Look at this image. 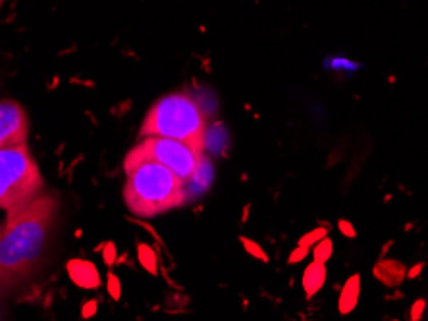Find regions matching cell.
Listing matches in <instances>:
<instances>
[{"instance_id":"9","label":"cell","mask_w":428,"mask_h":321,"mask_svg":"<svg viewBox=\"0 0 428 321\" xmlns=\"http://www.w3.org/2000/svg\"><path fill=\"white\" fill-rule=\"evenodd\" d=\"M70 275L74 281H77L83 287H97V283H99V275H97L95 268L85 264V261H72Z\"/></svg>"},{"instance_id":"6","label":"cell","mask_w":428,"mask_h":321,"mask_svg":"<svg viewBox=\"0 0 428 321\" xmlns=\"http://www.w3.org/2000/svg\"><path fill=\"white\" fill-rule=\"evenodd\" d=\"M29 120L26 110L16 101H0V150L23 147L28 142Z\"/></svg>"},{"instance_id":"12","label":"cell","mask_w":428,"mask_h":321,"mask_svg":"<svg viewBox=\"0 0 428 321\" xmlns=\"http://www.w3.org/2000/svg\"><path fill=\"white\" fill-rule=\"evenodd\" d=\"M324 237H328V227H317L311 233L303 235L300 239V247H314L317 242H320Z\"/></svg>"},{"instance_id":"5","label":"cell","mask_w":428,"mask_h":321,"mask_svg":"<svg viewBox=\"0 0 428 321\" xmlns=\"http://www.w3.org/2000/svg\"><path fill=\"white\" fill-rule=\"evenodd\" d=\"M203 152H199L185 142L166 139V137H145L136 148L129 150L124 164L153 160L172 169L180 179L187 183L197 169Z\"/></svg>"},{"instance_id":"11","label":"cell","mask_w":428,"mask_h":321,"mask_svg":"<svg viewBox=\"0 0 428 321\" xmlns=\"http://www.w3.org/2000/svg\"><path fill=\"white\" fill-rule=\"evenodd\" d=\"M139 260L147 271L157 274V254L153 252V248L147 247V244H139Z\"/></svg>"},{"instance_id":"15","label":"cell","mask_w":428,"mask_h":321,"mask_svg":"<svg viewBox=\"0 0 428 321\" xmlns=\"http://www.w3.org/2000/svg\"><path fill=\"white\" fill-rule=\"evenodd\" d=\"M338 229H340V233L344 235V237H347V239H355V237H357V229L353 227L351 221L340 220L338 221Z\"/></svg>"},{"instance_id":"3","label":"cell","mask_w":428,"mask_h":321,"mask_svg":"<svg viewBox=\"0 0 428 321\" xmlns=\"http://www.w3.org/2000/svg\"><path fill=\"white\" fill-rule=\"evenodd\" d=\"M141 137H166L203 152L207 142L204 112L190 93L166 94L145 116Z\"/></svg>"},{"instance_id":"17","label":"cell","mask_w":428,"mask_h":321,"mask_svg":"<svg viewBox=\"0 0 428 321\" xmlns=\"http://www.w3.org/2000/svg\"><path fill=\"white\" fill-rule=\"evenodd\" d=\"M422 268H424V264H417V266H413V268L409 269L407 271V277L409 279H415V277H419V275H421V271H422Z\"/></svg>"},{"instance_id":"13","label":"cell","mask_w":428,"mask_h":321,"mask_svg":"<svg viewBox=\"0 0 428 321\" xmlns=\"http://www.w3.org/2000/svg\"><path fill=\"white\" fill-rule=\"evenodd\" d=\"M241 244H243L245 250H247L249 254L255 256V258H258V260H263V261L268 260V256L265 254V250L258 247L257 242H253L251 239H245V237H243V239H241Z\"/></svg>"},{"instance_id":"16","label":"cell","mask_w":428,"mask_h":321,"mask_svg":"<svg viewBox=\"0 0 428 321\" xmlns=\"http://www.w3.org/2000/svg\"><path fill=\"white\" fill-rule=\"evenodd\" d=\"M309 254H311V252H309V247H297L292 254H290V260L287 261H290V264H300V261L305 260Z\"/></svg>"},{"instance_id":"8","label":"cell","mask_w":428,"mask_h":321,"mask_svg":"<svg viewBox=\"0 0 428 321\" xmlns=\"http://www.w3.org/2000/svg\"><path fill=\"white\" fill-rule=\"evenodd\" d=\"M327 283V264L313 261L309 264L303 274V291H305L307 298H313L320 288Z\"/></svg>"},{"instance_id":"19","label":"cell","mask_w":428,"mask_h":321,"mask_svg":"<svg viewBox=\"0 0 428 321\" xmlns=\"http://www.w3.org/2000/svg\"><path fill=\"white\" fill-rule=\"evenodd\" d=\"M0 288H2V287H0Z\"/></svg>"},{"instance_id":"14","label":"cell","mask_w":428,"mask_h":321,"mask_svg":"<svg viewBox=\"0 0 428 321\" xmlns=\"http://www.w3.org/2000/svg\"><path fill=\"white\" fill-rule=\"evenodd\" d=\"M424 308H427V300H424V298H419V300H415V304L411 306V312H409V320H411V321H421L422 314H424Z\"/></svg>"},{"instance_id":"10","label":"cell","mask_w":428,"mask_h":321,"mask_svg":"<svg viewBox=\"0 0 428 321\" xmlns=\"http://www.w3.org/2000/svg\"><path fill=\"white\" fill-rule=\"evenodd\" d=\"M334 252V242L330 237H324L322 241L317 242L313 248V258L314 261H320V264H327L330 258H332Z\"/></svg>"},{"instance_id":"18","label":"cell","mask_w":428,"mask_h":321,"mask_svg":"<svg viewBox=\"0 0 428 321\" xmlns=\"http://www.w3.org/2000/svg\"><path fill=\"white\" fill-rule=\"evenodd\" d=\"M110 291H112V296L118 298L120 296V287H118V281H116V277H110Z\"/></svg>"},{"instance_id":"2","label":"cell","mask_w":428,"mask_h":321,"mask_svg":"<svg viewBox=\"0 0 428 321\" xmlns=\"http://www.w3.org/2000/svg\"><path fill=\"white\" fill-rule=\"evenodd\" d=\"M124 202L129 212L141 218L164 214L185 202L184 181L172 169L153 160L124 164Z\"/></svg>"},{"instance_id":"1","label":"cell","mask_w":428,"mask_h":321,"mask_svg":"<svg viewBox=\"0 0 428 321\" xmlns=\"http://www.w3.org/2000/svg\"><path fill=\"white\" fill-rule=\"evenodd\" d=\"M56 214L58 201L45 194L8 214L0 227V287L14 285L39 266Z\"/></svg>"},{"instance_id":"4","label":"cell","mask_w":428,"mask_h":321,"mask_svg":"<svg viewBox=\"0 0 428 321\" xmlns=\"http://www.w3.org/2000/svg\"><path fill=\"white\" fill-rule=\"evenodd\" d=\"M43 177L28 147L0 150V208L12 214L41 196Z\"/></svg>"},{"instance_id":"7","label":"cell","mask_w":428,"mask_h":321,"mask_svg":"<svg viewBox=\"0 0 428 321\" xmlns=\"http://www.w3.org/2000/svg\"><path fill=\"white\" fill-rule=\"evenodd\" d=\"M361 295V275L355 274L351 275L346 281L344 288L340 293V300H338V310L341 315L351 314L357 308V302H359Z\"/></svg>"}]
</instances>
